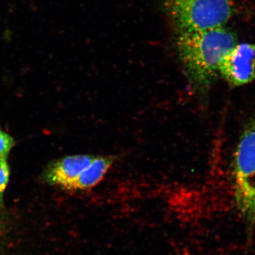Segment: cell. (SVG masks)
<instances>
[{
    "instance_id": "obj_1",
    "label": "cell",
    "mask_w": 255,
    "mask_h": 255,
    "mask_svg": "<svg viewBox=\"0 0 255 255\" xmlns=\"http://www.w3.org/2000/svg\"><path fill=\"white\" fill-rule=\"evenodd\" d=\"M238 43L237 37L225 27L179 32V58L191 85L204 92L220 75L223 60Z\"/></svg>"
},
{
    "instance_id": "obj_2",
    "label": "cell",
    "mask_w": 255,
    "mask_h": 255,
    "mask_svg": "<svg viewBox=\"0 0 255 255\" xmlns=\"http://www.w3.org/2000/svg\"><path fill=\"white\" fill-rule=\"evenodd\" d=\"M236 208L251 235L255 225V120L240 138L233 162Z\"/></svg>"
},
{
    "instance_id": "obj_3",
    "label": "cell",
    "mask_w": 255,
    "mask_h": 255,
    "mask_svg": "<svg viewBox=\"0 0 255 255\" xmlns=\"http://www.w3.org/2000/svg\"><path fill=\"white\" fill-rule=\"evenodd\" d=\"M167 9L179 33L224 27L234 13L231 0H167Z\"/></svg>"
},
{
    "instance_id": "obj_4",
    "label": "cell",
    "mask_w": 255,
    "mask_h": 255,
    "mask_svg": "<svg viewBox=\"0 0 255 255\" xmlns=\"http://www.w3.org/2000/svg\"><path fill=\"white\" fill-rule=\"evenodd\" d=\"M220 76L239 87L255 80V42L237 43L223 60Z\"/></svg>"
},
{
    "instance_id": "obj_5",
    "label": "cell",
    "mask_w": 255,
    "mask_h": 255,
    "mask_svg": "<svg viewBox=\"0 0 255 255\" xmlns=\"http://www.w3.org/2000/svg\"><path fill=\"white\" fill-rule=\"evenodd\" d=\"M95 157L92 155L66 156L50 164L43 177L50 185L58 186L70 190L73 183L92 163Z\"/></svg>"
},
{
    "instance_id": "obj_6",
    "label": "cell",
    "mask_w": 255,
    "mask_h": 255,
    "mask_svg": "<svg viewBox=\"0 0 255 255\" xmlns=\"http://www.w3.org/2000/svg\"><path fill=\"white\" fill-rule=\"evenodd\" d=\"M117 159L115 156H95L92 163L80 174L70 190H87L95 187L104 179Z\"/></svg>"
},
{
    "instance_id": "obj_7",
    "label": "cell",
    "mask_w": 255,
    "mask_h": 255,
    "mask_svg": "<svg viewBox=\"0 0 255 255\" xmlns=\"http://www.w3.org/2000/svg\"><path fill=\"white\" fill-rule=\"evenodd\" d=\"M9 174L7 156H0V206L2 204L3 195L9 182Z\"/></svg>"
},
{
    "instance_id": "obj_8",
    "label": "cell",
    "mask_w": 255,
    "mask_h": 255,
    "mask_svg": "<svg viewBox=\"0 0 255 255\" xmlns=\"http://www.w3.org/2000/svg\"><path fill=\"white\" fill-rule=\"evenodd\" d=\"M14 144V138L0 128V156H7Z\"/></svg>"
}]
</instances>
